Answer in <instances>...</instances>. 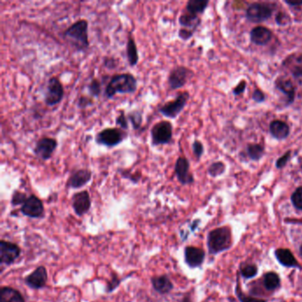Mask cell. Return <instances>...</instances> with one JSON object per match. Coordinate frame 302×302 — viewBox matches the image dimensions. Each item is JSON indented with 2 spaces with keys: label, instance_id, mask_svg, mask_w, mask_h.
I'll list each match as a JSON object with an SVG mask.
<instances>
[{
  "label": "cell",
  "instance_id": "cell-1",
  "mask_svg": "<svg viewBox=\"0 0 302 302\" xmlns=\"http://www.w3.org/2000/svg\"><path fill=\"white\" fill-rule=\"evenodd\" d=\"M88 30V20L79 19L63 32V38L78 52H86L90 47Z\"/></svg>",
  "mask_w": 302,
  "mask_h": 302
},
{
  "label": "cell",
  "instance_id": "cell-2",
  "mask_svg": "<svg viewBox=\"0 0 302 302\" xmlns=\"http://www.w3.org/2000/svg\"><path fill=\"white\" fill-rule=\"evenodd\" d=\"M138 90V80L130 73L116 74L110 78L108 84L105 88L106 98L110 100L114 97L117 93L120 94H133Z\"/></svg>",
  "mask_w": 302,
  "mask_h": 302
},
{
  "label": "cell",
  "instance_id": "cell-3",
  "mask_svg": "<svg viewBox=\"0 0 302 302\" xmlns=\"http://www.w3.org/2000/svg\"><path fill=\"white\" fill-rule=\"evenodd\" d=\"M206 244L211 254L227 251L232 246V230L227 226L214 228L208 234Z\"/></svg>",
  "mask_w": 302,
  "mask_h": 302
},
{
  "label": "cell",
  "instance_id": "cell-4",
  "mask_svg": "<svg viewBox=\"0 0 302 302\" xmlns=\"http://www.w3.org/2000/svg\"><path fill=\"white\" fill-rule=\"evenodd\" d=\"M128 138V132L120 128H106L98 132L95 136V142L108 148H116Z\"/></svg>",
  "mask_w": 302,
  "mask_h": 302
},
{
  "label": "cell",
  "instance_id": "cell-5",
  "mask_svg": "<svg viewBox=\"0 0 302 302\" xmlns=\"http://www.w3.org/2000/svg\"><path fill=\"white\" fill-rule=\"evenodd\" d=\"M150 134L154 146H166L173 140V125L170 120H160L152 127Z\"/></svg>",
  "mask_w": 302,
  "mask_h": 302
},
{
  "label": "cell",
  "instance_id": "cell-6",
  "mask_svg": "<svg viewBox=\"0 0 302 302\" xmlns=\"http://www.w3.org/2000/svg\"><path fill=\"white\" fill-rule=\"evenodd\" d=\"M190 98V93L188 92H182L176 95L174 100L168 101L165 104L160 106L158 111L163 116L174 119L178 116L180 112L186 108L187 102Z\"/></svg>",
  "mask_w": 302,
  "mask_h": 302
},
{
  "label": "cell",
  "instance_id": "cell-7",
  "mask_svg": "<svg viewBox=\"0 0 302 302\" xmlns=\"http://www.w3.org/2000/svg\"><path fill=\"white\" fill-rule=\"evenodd\" d=\"M64 87L57 76H52L47 82L46 89L44 92V104L47 106H54L62 102L64 98Z\"/></svg>",
  "mask_w": 302,
  "mask_h": 302
},
{
  "label": "cell",
  "instance_id": "cell-8",
  "mask_svg": "<svg viewBox=\"0 0 302 302\" xmlns=\"http://www.w3.org/2000/svg\"><path fill=\"white\" fill-rule=\"evenodd\" d=\"M194 76L192 70L184 66H174L168 76V84L171 90L180 89L186 86L190 78Z\"/></svg>",
  "mask_w": 302,
  "mask_h": 302
},
{
  "label": "cell",
  "instance_id": "cell-9",
  "mask_svg": "<svg viewBox=\"0 0 302 302\" xmlns=\"http://www.w3.org/2000/svg\"><path fill=\"white\" fill-rule=\"evenodd\" d=\"M58 148V141L54 138L43 136L36 141L33 149L34 154L44 162L50 160Z\"/></svg>",
  "mask_w": 302,
  "mask_h": 302
},
{
  "label": "cell",
  "instance_id": "cell-10",
  "mask_svg": "<svg viewBox=\"0 0 302 302\" xmlns=\"http://www.w3.org/2000/svg\"><path fill=\"white\" fill-rule=\"evenodd\" d=\"M22 249L18 244L10 241H0V264L11 265L19 258Z\"/></svg>",
  "mask_w": 302,
  "mask_h": 302
},
{
  "label": "cell",
  "instance_id": "cell-11",
  "mask_svg": "<svg viewBox=\"0 0 302 302\" xmlns=\"http://www.w3.org/2000/svg\"><path fill=\"white\" fill-rule=\"evenodd\" d=\"M273 10L267 4L254 3L250 4L246 10V18L254 24H260L267 20L272 16Z\"/></svg>",
  "mask_w": 302,
  "mask_h": 302
},
{
  "label": "cell",
  "instance_id": "cell-12",
  "mask_svg": "<svg viewBox=\"0 0 302 302\" xmlns=\"http://www.w3.org/2000/svg\"><path fill=\"white\" fill-rule=\"evenodd\" d=\"M20 212L25 216L30 218H41L44 214V206L43 202L38 196L31 194L28 197L27 200L20 208Z\"/></svg>",
  "mask_w": 302,
  "mask_h": 302
},
{
  "label": "cell",
  "instance_id": "cell-13",
  "mask_svg": "<svg viewBox=\"0 0 302 302\" xmlns=\"http://www.w3.org/2000/svg\"><path fill=\"white\" fill-rule=\"evenodd\" d=\"M71 205L78 216H82L89 212L92 208V200L88 190H84L73 194Z\"/></svg>",
  "mask_w": 302,
  "mask_h": 302
},
{
  "label": "cell",
  "instance_id": "cell-14",
  "mask_svg": "<svg viewBox=\"0 0 302 302\" xmlns=\"http://www.w3.org/2000/svg\"><path fill=\"white\" fill-rule=\"evenodd\" d=\"M174 174L178 182L182 186L194 182V174L190 172V162L186 157H179L174 163Z\"/></svg>",
  "mask_w": 302,
  "mask_h": 302
},
{
  "label": "cell",
  "instance_id": "cell-15",
  "mask_svg": "<svg viewBox=\"0 0 302 302\" xmlns=\"http://www.w3.org/2000/svg\"><path fill=\"white\" fill-rule=\"evenodd\" d=\"M47 281L48 272L44 266H38L24 279V282L28 286L34 290L43 289L46 286Z\"/></svg>",
  "mask_w": 302,
  "mask_h": 302
},
{
  "label": "cell",
  "instance_id": "cell-16",
  "mask_svg": "<svg viewBox=\"0 0 302 302\" xmlns=\"http://www.w3.org/2000/svg\"><path fill=\"white\" fill-rule=\"evenodd\" d=\"M92 178V172L88 168H79L73 171L70 174L66 181V188L68 189H79L87 184H89Z\"/></svg>",
  "mask_w": 302,
  "mask_h": 302
},
{
  "label": "cell",
  "instance_id": "cell-17",
  "mask_svg": "<svg viewBox=\"0 0 302 302\" xmlns=\"http://www.w3.org/2000/svg\"><path fill=\"white\" fill-rule=\"evenodd\" d=\"M206 258V252L202 248L186 246L184 248V262L190 268L202 266Z\"/></svg>",
  "mask_w": 302,
  "mask_h": 302
},
{
  "label": "cell",
  "instance_id": "cell-18",
  "mask_svg": "<svg viewBox=\"0 0 302 302\" xmlns=\"http://www.w3.org/2000/svg\"><path fill=\"white\" fill-rule=\"evenodd\" d=\"M274 254H275V257L278 260V262L284 267L302 268L298 260L292 254V252H290V249L278 248V249H276Z\"/></svg>",
  "mask_w": 302,
  "mask_h": 302
},
{
  "label": "cell",
  "instance_id": "cell-19",
  "mask_svg": "<svg viewBox=\"0 0 302 302\" xmlns=\"http://www.w3.org/2000/svg\"><path fill=\"white\" fill-rule=\"evenodd\" d=\"M152 288L160 294H168L174 289V284L166 275L154 276L151 278Z\"/></svg>",
  "mask_w": 302,
  "mask_h": 302
},
{
  "label": "cell",
  "instance_id": "cell-20",
  "mask_svg": "<svg viewBox=\"0 0 302 302\" xmlns=\"http://www.w3.org/2000/svg\"><path fill=\"white\" fill-rule=\"evenodd\" d=\"M272 31L264 26H258L251 31V41L257 46L267 44L272 40Z\"/></svg>",
  "mask_w": 302,
  "mask_h": 302
},
{
  "label": "cell",
  "instance_id": "cell-21",
  "mask_svg": "<svg viewBox=\"0 0 302 302\" xmlns=\"http://www.w3.org/2000/svg\"><path fill=\"white\" fill-rule=\"evenodd\" d=\"M276 87L282 92L284 94H286L288 98V103L292 104L295 98V87L292 82L290 81L289 78H284V76H279L276 80Z\"/></svg>",
  "mask_w": 302,
  "mask_h": 302
},
{
  "label": "cell",
  "instance_id": "cell-22",
  "mask_svg": "<svg viewBox=\"0 0 302 302\" xmlns=\"http://www.w3.org/2000/svg\"><path fill=\"white\" fill-rule=\"evenodd\" d=\"M0 302H26V300L17 289L11 286H2L0 288Z\"/></svg>",
  "mask_w": 302,
  "mask_h": 302
},
{
  "label": "cell",
  "instance_id": "cell-23",
  "mask_svg": "<svg viewBox=\"0 0 302 302\" xmlns=\"http://www.w3.org/2000/svg\"><path fill=\"white\" fill-rule=\"evenodd\" d=\"M270 132L272 136L278 140H286L290 134V128L288 124L282 120H273L270 125Z\"/></svg>",
  "mask_w": 302,
  "mask_h": 302
},
{
  "label": "cell",
  "instance_id": "cell-24",
  "mask_svg": "<svg viewBox=\"0 0 302 302\" xmlns=\"http://www.w3.org/2000/svg\"><path fill=\"white\" fill-rule=\"evenodd\" d=\"M126 55L128 64L130 66H135L140 62L138 50L136 46V41L132 35L128 36L127 44H126Z\"/></svg>",
  "mask_w": 302,
  "mask_h": 302
},
{
  "label": "cell",
  "instance_id": "cell-25",
  "mask_svg": "<svg viewBox=\"0 0 302 302\" xmlns=\"http://www.w3.org/2000/svg\"><path fill=\"white\" fill-rule=\"evenodd\" d=\"M178 22L181 27L194 31L196 30L200 24V19L198 16L190 14L189 12H184L179 16Z\"/></svg>",
  "mask_w": 302,
  "mask_h": 302
},
{
  "label": "cell",
  "instance_id": "cell-26",
  "mask_svg": "<svg viewBox=\"0 0 302 302\" xmlns=\"http://www.w3.org/2000/svg\"><path fill=\"white\" fill-rule=\"evenodd\" d=\"M208 0H190L186 4V12H189L190 14L198 16L203 14L208 6Z\"/></svg>",
  "mask_w": 302,
  "mask_h": 302
},
{
  "label": "cell",
  "instance_id": "cell-27",
  "mask_svg": "<svg viewBox=\"0 0 302 302\" xmlns=\"http://www.w3.org/2000/svg\"><path fill=\"white\" fill-rule=\"evenodd\" d=\"M281 286V280L276 272H270L264 275V286L266 290H276Z\"/></svg>",
  "mask_w": 302,
  "mask_h": 302
},
{
  "label": "cell",
  "instance_id": "cell-28",
  "mask_svg": "<svg viewBox=\"0 0 302 302\" xmlns=\"http://www.w3.org/2000/svg\"><path fill=\"white\" fill-rule=\"evenodd\" d=\"M128 120L130 124H132V128L134 130H138L141 128V125L143 122V114L140 110H132L130 112H128L127 114Z\"/></svg>",
  "mask_w": 302,
  "mask_h": 302
},
{
  "label": "cell",
  "instance_id": "cell-29",
  "mask_svg": "<svg viewBox=\"0 0 302 302\" xmlns=\"http://www.w3.org/2000/svg\"><path fill=\"white\" fill-rule=\"evenodd\" d=\"M240 270L241 276L246 279L254 278L258 274V267L256 264H246L241 265Z\"/></svg>",
  "mask_w": 302,
  "mask_h": 302
},
{
  "label": "cell",
  "instance_id": "cell-30",
  "mask_svg": "<svg viewBox=\"0 0 302 302\" xmlns=\"http://www.w3.org/2000/svg\"><path fill=\"white\" fill-rule=\"evenodd\" d=\"M248 152L249 157L252 160H259L264 156V149L260 144H248Z\"/></svg>",
  "mask_w": 302,
  "mask_h": 302
},
{
  "label": "cell",
  "instance_id": "cell-31",
  "mask_svg": "<svg viewBox=\"0 0 302 302\" xmlns=\"http://www.w3.org/2000/svg\"><path fill=\"white\" fill-rule=\"evenodd\" d=\"M240 279L238 278V282H236V295L238 300L240 302H267V300H262V298H256V297H252V296H248V295L244 294L240 288Z\"/></svg>",
  "mask_w": 302,
  "mask_h": 302
},
{
  "label": "cell",
  "instance_id": "cell-32",
  "mask_svg": "<svg viewBox=\"0 0 302 302\" xmlns=\"http://www.w3.org/2000/svg\"><path fill=\"white\" fill-rule=\"evenodd\" d=\"M88 92L89 94L92 96V98H98L102 92V84L101 82L94 78L92 81L90 82L89 86H88Z\"/></svg>",
  "mask_w": 302,
  "mask_h": 302
},
{
  "label": "cell",
  "instance_id": "cell-33",
  "mask_svg": "<svg viewBox=\"0 0 302 302\" xmlns=\"http://www.w3.org/2000/svg\"><path fill=\"white\" fill-rule=\"evenodd\" d=\"M116 125L117 128L127 132L128 128V120L127 114L124 110H120L119 114L116 118Z\"/></svg>",
  "mask_w": 302,
  "mask_h": 302
},
{
  "label": "cell",
  "instance_id": "cell-34",
  "mask_svg": "<svg viewBox=\"0 0 302 302\" xmlns=\"http://www.w3.org/2000/svg\"><path fill=\"white\" fill-rule=\"evenodd\" d=\"M225 170V165L222 162H214L210 165L208 168V174L213 176V178H217L219 176H221Z\"/></svg>",
  "mask_w": 302,
  "mask_h": 302
},
{
  "label": "cell",
  "instance_id": "cell-35",
  "mask_svg": "<svg viewBox=\"0 0 302 302\" xmlns=\"http://www.w3.org/2000/svg\"><path fill=\"white\" fill-rule=\"evenodd\" d=\"M27 194L22 192L20 190H14L11 198V205L12 206H17L24 205L25 202L27 200Z\"/></svg>",
  "mask_w": 302,
  "mask_h": 302
},
{
  "label": "cell",
  "instance_id": "cell-36",
  "mask_svg": "<svg viewBox=\"0 0 302 302\" xmlns=\"http://www.w3.org/2000/svg\"><path fill=\"white\" fill-rule=\"evenodd\" d=\"M290 200L296 210H302V187H298L292 194Z\"/></svg>",
  "mask_w": 302,
  "mask_h": 302
},
{
  "label": "cell",
  "instance_id": "cell-37",
  "mask_svg": "<svg viewBox=\"0 0 302 302\" xmlns=\"http://www.w3.org/2000/svg\"><path fill=\"white\" fill-rule=\"evenodd\" d=\"M119 173L120 176L125 179H128L130 182L133 184H138L141 179V174L140 172H136V173H132L130 171L127 170H119Z\"/></svg>",
  "mask_w": 302,
  "mask_h": 302
},
{
  "label": "cell",
  "instance_id": "cell-38",
  "mask_svg": "<svg viewBox=\"0 0 302 302\" xmlns=\"http://www.w3.org/2000/svg\"><path fill=\"white\" fill-rule=\"evenodd\" d=\"M120 279L117 274L116 273H112V278L110 279L108 281V284H106V292L110 294L112 292V290H116L117 287L120 286Z\"/></svg>",
  "mask_w": 302,
  "mask_h": 302
},
{
  "label": "cell",
  "instance_id": "cell-39",
  "mask_svg": "<svg viewBox=\"0 0 302 302\" xmlns=\"http://www.w3.org/2000/svg\"><path fill=\"white\" fill-rule=\"evenodd\" d=\"M94 104V100H93V98L87 97L82 95L81 97H79L78 101V108L84 109L86 108H89Z\"/></svg>",
  "mask_w": 302,
  "mask_h": 302
},
{
  "label": "cell",
  "instance_id": "cell-40",
  "mask_svg": "<svg viewBox=\"0 0 302 302\" xmlns=\"http://www.w3.org/2000/svg\"><path fill=\"white\" fill-rule=\"evenodd\" d=\"M192 151L198 160L202 158V155L204 154V146L200 141H198V140L194 141L192 143Z\"/></svg>",
  "mask_w": 302,
  "mask_h": 302
},
{
  "label": "cell",
  "instance_id": "cell-41",
  "mask_svg": "<svg viewBox=\"0 0 302 302\" xmlns=\"http://www.w3.org/2000/svg\"><path fill=\"white\" fill-rule=\"evenodd\" d=\"M103 65L105 68H106L108 70H114L117 66H118V63L117 60L114 57H106V56L104 60H103Z\"/></svg>",
  "mask_w": 302,
  "mask_h": 302
},
{
  "label": "cell",
  "instance_id": "cell-42",
  "mask_svg": "<svg viewBox=\"0 0 302 302\" xmlns=\"http://www.w3.org/2000/svg\"><path fill=\"white\" fill-rule=\"evenodd\" d=\"M194 33V30H188V28H182L179 30L178 36L182 40H184V41H187V40H189V39L192 38Z\"/></svg>",
  "mask_w": 302,
  "mask_h": 302
},
{
  "label": "cell",
  "instance_id": "cell-43",
  "mask_svg": "<svg viewBox=\"0 0 302 302\" xmlns=\"http://www.w3.org/2000/svg\"><path fill=\"white\" fill-rule=\"evenodd\" d=\"M290 151H288L287 152H286L282 157H280V158L276 160V166L278 168H284V166L286 165L287 162L290 159Z\"/></svg>",
  "mask_w": 302,
  "mask_h": 302
},
{
  "label": "cell",
  "instance_id": "cell-44",
  "mask_svg": "<svg viewBox=\"0 0 302 302\" xmlns=\"http://www.w3.org/2000/svg\"><path fill=\"white\" fill-rule=\"evenodd\" d=\"M276 20L279 25H286L288 24V22H290V18L289 16L284 14V12H279L278 14L276 17Z\"/></svg>",
  "mask_w": 302,
  "mask_h": 302
},
{
  "label": "cell",
  "instance_id": "cell-45",
  "mask_svg": "<svg viewBox=\"0 0 302 302\" xmlns=\"http://www.w3.org/2000/svg\"><path fill=\"white\" fill-rule=\"evenodd\" d=\"M252 100L256 101V102H258V103H260V102H264L265 100V94H264L260 90H254V92L252 93Z\"/></svg>",
  "mask_w": 302,
  "mask_h": 302
},
{
  "label": "cell",
  "instance_id": "cell-46",
  "mask_svg": "<svg viewBox=\"0 0 302 302\" xmlns=\"http://www.w3.org/2000/svg\"><path fill=\"white\" fill-rule=\"evenodd\" d=\"M292 74L300 84H302V66H295L292 71Z\"/></svg>",
  "mask_w": 302,
  "mask_h": 302
},
{
  "label": "cell",
  "instance_id": "cell-47",
  "mask_svg": "<svg viewBox=\"0 0 302 302\" xmlns=\"http://www.w3.org/2000/svg\"><path fill=\"white\" fill-rule=\"evenodd\" d=\"M246 87V82L244 81L241 82L240 84L236 86L235 89L233 90L234 95H240V94H242V93L244 92Z\"/></svg>",
  "mask_w": 302,
  "mask_h": 302
},
{
  "label": "cell",
  "instance_id": "cell-48",
  "mask_svg": "<svg viewBox=\"0 0 302 302\" xmlns=\"http://www.w3.org/2000/svg\"><path fill=\"white\" fill-rule=\"evenodd\" d=\"M286 3L288 4H290L292 6H302V0H298V1H290V0H286Z\"/></svg>",
  "mask_w": 302,
  "mask_h": 302
},
{
  "label": "cell",
  "instance_id": "cell-49",
  "mask_svg": "<svg viewBox=\"0 0 302 302\" xmlns=\"http://www.w3.org/2000/svg\"><path fill=\"white\" fill-rule=\"evenodd\" d=\"M182 302H192V300H190V297L189 296H186L184 298H182Z\"/></svg>",
  "mask_w": 302,
  "mask_h": 302
},
{
  "label": "cell",
  "instance_id": "cell-50",
  "mask_svg": "<svg viewBox=\"0 0 302 302\" xmlns=\"http://www.w3.org/2000/svg\"><path fill=\"white\" fill-rule=\"evenodd\" d=\"M300 256L302 257V244L300 246Z\"/></svg>",
  "mask_w": 302,
  "mask_h": 302
}]
</instances>
